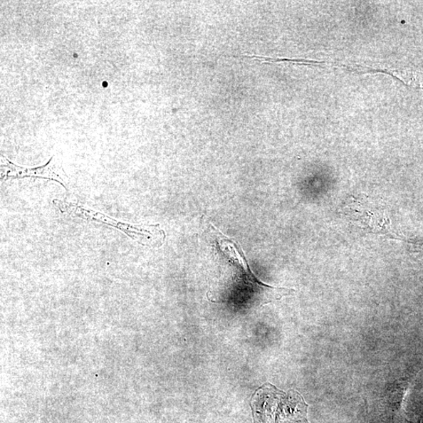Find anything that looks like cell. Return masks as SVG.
Listing matches in <instances>:
<instances>
[{"mask_svg":"<svg viewBox=\"0 0 423 423\" xmlns=\"http://www.w3.org/2000/svg\"><path fill=\"white\" fill-rule=\"evenodd\" d=\"M210 233L214 238L216 247L218 249L235 268L237 269L239 279L243 284L250 287L256 293L264 303L280 300L292 289L273 287L263 283L250 269L246 257L241 246L237 241L226 237L224 234L216 229L213 224H209Z\"/></svg>","mask_w":423,"mask_h":423,"instance_id":"7a4b0ae2","label":"cell"},{"mask_svg":"<svg viewBox=\"0 0 423 423\" xmlns=\"http://www.w3.org/2000/svg\"><path fill=\"white\" fill-rule=\"evenodd\" d=\"M53 205L61 213L78 216L85 221L105 224L119 229L140 245L147 247H161L166 240V233L160 229V224L132 225L123 223L98 212L83 207L78 204L54 199Z\"/></svg>","mask_w":423,"mask_h":423,"instance_id":"3957f363","label":"cell"},{"mask_svg":"<svg viewBox=\"0 0 423 423\" xmlns=\"http://www.w3.org/2000/svg\"><path fill=\"white\" fill-rule=\"evenodd\" d=\"M255 423H309L308 404L295 390H279L266 383L252 398Z\"/></svg>","mask_w":423,"mask_h":423,"instance_id":"6da1fadb","label":"cell"},{"mask_svg":"<svg viewBox=\"0 0 423 423\" xmlns=\"http://www.w3.org/2000/svg\"><path fill=\"white\" fill-rule=\"evenodd\" d=\"M55 157L53 156L48 162L44 166L36 168H26L19 167L10 160H8L5 156L1 155V178L7 179L11 178L22 179L26 177L42 178L51 179L61 184L68 189V177L65 172H59L62 169L59 168L58 164L55 162Z\"/></svg>","mask_w":423,"mask_h":423,"instance_id":"277c9868","label":"cell"}]
</instances>
